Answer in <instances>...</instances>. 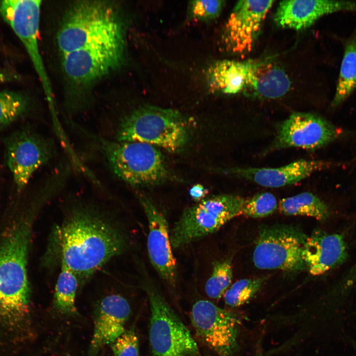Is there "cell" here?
Masks as SVG:
<instances>
[{
    "instance_id": "2",
    "label": "cell",
    "mask_w": 356,
    "mask_h": 356,
    "mask_svg": "<svg viewBox=\"0 0 356 356\" xmlns=\"http://www.w3.org/2000/svg\"><path fill=\"white\" fill-rule=\"evenodd\" d=\"M40 207L34 203L14 218L0 234V332L18 336L30 310L28 262L34 220Z\"/></svg>"
},
{
    "instance_id": "10",
    "label": "cell",
    "mask_w": 356,
    "mask_h": 356,
    "mask_svg": "<svg viewBox=\"0 0 356 356\" xmlns=\"http://www.w3.org/2000/svg\"><path fill=\"white\" fill-rule=\"evenodd\" d=\"M191 321L197 336L217 356H235L241 324L236 313L206 300L192 306Z\"/></svg>"
},
{
    "instance_id": "29",
    "label": "cell",
    "mask_w": 356,
    "mask_h": 356,
    "mask_svg": "<svg viewBox=\"0 0 356 356\" xmlns=\"http://www.w3.org/2000/svg\"><path fill=\"white\" fill-rule=\"evenodd\" d=\"M225 2L221 0L190 1L188 6L189 16L192 19L201 21L215 19L220 15Z\"/></svg>"
},
{
    "instance_id": "20",
    "label": "cell",
    "mask_w": 356,
    "mask_h": 356,
    "mask_svg": "<svg viewBox=\"0 0 356 356\" xmlns=\"http://www.w3.org/2000/svg\"><path fill=\"white\" fill-rule=\"evenodd\" d=\"M245 63L246 75L242 92L246 96L275 99L289 90L290 79L276 63L269 59H250Z\"/></svg>"
},
{
    "instance_id": "5",
    "label": "cell",
    "mask_w": 356,
    "mask_h": 356,
    "mask_svg": "<svg viewBox=\"0 0 356 356\" xmlns=\"http://www.w3.org/2000/svg\"><path fill=\"white\" fill-rule=\"evenodd\" d=\"M188 137L187 121L179 111L144 106L121 119L114 139L144 142L175 153L184 147Z\"/></svg>"
},
{
    "instance_id": "14",
    "label": "cell",
    "mask_w": 356,
    "mask_h": 356,
    "mask_svg": "<svg viewBox=\"0 0 356 356\" xmlns=\"http://www.w3.org/2000/svg\"><path fill=\"white\" fill-rule=\"evenodd\" d=\"M274 2L249 0L237 2L225 24L223 37L227 50L240 54L252 50Z\"/></svg>"
},
{
    "instance_id": "23",
    "label": "cell",
    "mask_w": 356,
    "mask_h": 356,
    "mask_svg": "<svg viewBox=\"0 0 356 356\" xmlns=\"http://www.w3.org/2000/svg\"><path fill=\"white\" fill-rule=\"evenodd\" d=\"M280 213L287 216H305L323 221L330 216L327 205L312 193L303 192L281 199L278 204Z\"/></svg>"
},
{
    "instance_id": "1",
    "label": "cell",
    "mask_w": 356,
    "mask_h": 356,
    "mask_svg": "<svg viewBox=\"0 0 356 356\" xmlns=\"http://www.w3.org/2000/svg\"><path fill=\"white\" fill-rule=\"evenodd\" d=\"M128 247L126 233L107 213L95 205L78 203L52 230L43 262L59 261L83 283Z\"/></svg>"
},
{
    "instance_id": "15",
    "label": "cell",
    "mask_w": 356,
    "mask_h": 356,
    "mask_svg": "<svg viewBox=\"0 0 356 356\" xmlns=\"http://www.w3.org/2000/svg\"><path fill=\"white\" fill-rule=\"evenodd\" d=\"M138 198L148 224L147 250L150 262L160 277L171 287L177 282L176 260L173 254L167 221L164 215L145 196Z\"/></svg>"
},
{
    "instance_id": "7",
    "label": "cell",
    "mask_w": 356,
    "mask_h": 356,
    "mask_svg": "<svg viewBox=\"0 0 356 356\" xmlns=\"http://www.w3.org/2000/svg\"><path fill=\"white\" fill-rule=\"evenodd\" d=\"M245 200L236 195H218L186 208L170 231L172 247H183L217 231L241 215Z\"/></svg>"
},
{
    "instance_id": "3",
    "label": "cell",
    "mask_w": 356,
    "mask_h": 356,
    "mask_svg": "<svg viewBox=\"0 0 356 356\" xmlns=\"http://www.w3.org/2000/svg\"><path fill=\"white\" fill-rule=\"evenodd\" d=\"M117 6L104 0H78L69 7L56 36L61 54L86 46L125 40Z\"/></svg>"
},
{
    "instance_id": "22",
    "label": "cell",
    "mask_w": 356,
    "mask_h": 356,
    "mask_svg": "<svg viewBox=\"0 0 356 356\" xmlns=\"http://www.w3.org/2000/svg\"><path fill=\"white\" fill-rule=\"evenodd\" d=\"M356 88V29L346 41L332 102L333 107L343 103Z\"/></svg>"
},
{
    "instance_id": "28",
    "label": "cell",
    "mask_w": 356,
    "mask_h": 356,
    "mask_svg": "<svg viewBox=\"0 0 356 356\" xmlns=\"http://www.w3.org/2000/svg\"><path fill=\"white\" fill-rule=\"evenodd\" d=\"M278 207L275 197L269 192L255 195L245 199L241 215L251 218H263L274 213Z\"/></svg>"
},
{
    "instance_id": "33",
    "label": "cell",
    "mask_w": 356,
    "mask_h": 356,
    "mask_svg": "<svg viewBox=\"0 0 356 356\" xmlns=\"http://www.w3.org/2000/svg\"><path fill=\"white\" fill-rule=\"evenodd\" d=\"M261 339H259L256 348L255 356H265L261 345Z\"/></svg>"
},
{
    "instance_id": "6",
    "label": "cell",
    "mask_w": 356,
    "mask_h": 356,
    "mask_svg": "<svg viewBox=\"0 0 356 356\" xmlns=\"http://www.w3.org/2000/svg\"><path fill=\"white\" fill-rule=\"evenodd\" d=\"M150 304L149 341L152 356H201L190 331L150 281L144 284Z\"/></svg>"
},
{
    "instance_id": "31",
    "label": "cell",
    "mask_w": 356,
    "mask_h": 356,
    "mask_svg": "<svg viewBox=\"0 0 356 356\" xmlns=\"http://www.w3.org/2000/svg\"><path fill=\"white\" fill-rule=\"evenodd\" d=\"M189 193L194 200L200 202L205 198L208 190L202 184H196L190 188Z\"/></svg>"
},
{
    "instance_id": "11",
    "label": "cell",
    "mask_w": 356,
    "mask_h": 356,
    "mask_svg": "<svg viewBox=\"0 0 356 356\" xmlns=\"http://www.w3.org/2000/svg\"><path fill=\"white\" fill-rule=\"evenodd\" d=\"M41 2L40 0H2L0 3V13L23 44L49 105L53 109V91L38 44Z\"/></svg>"
},
{
    "instance_id": "27",
    "label": "cell",
    "mask_w": 356,
    "mask_h": 356,
    "mask_svg": "<svg viewBox=\"0 0 356 356\" xmlns=\"http://www.w3.org/2000/svg\"><path fill=\"white\" fill-rule=\"evenodd\" d=\"M28 101L24 96L12 91L0 92V128L18 119L27 110Z\"/></svg>"
},
{
    "instance_id": "32",
    "label": "cell",
    "mask_w": 356,
    "mask_h": 356,
    "mask_svg": "<svg viewBox=\"0 0 356 356\" xmlns=\"http://www.w3.org/2000/svg\"><path fill=\"white\" fill-rule=\"evenodd\" d=\"M12 79V77L9 74L0 71V83L9 81Z\"/></svg>"
},
{
    "instance_id": "21",
    "label": "cell",
    "mask_w": 356,
    "mask_h": 356,
    "mask_svg": "<svg viewBox=\"0 0 356 356\" xmlns=\"http://www.w3.org/2000/svg\"><path fill=\"white\" fill-rule=\"evenodd\" d=\"M246 75L245 61H217L208 68L206 80L213 93L235 94L242 92Z\"/></svg>"
},
{
    "instance_id": "4",
    "label": "cell",
    "mask_w": 356,
    "mask_h": 356,
    "mask_svg": "<svg viewBox=\"0 0 356 356\" xmlns=\"http://www.w3.org/2000/svg\"><path fill=\"white\" fill-rule=\"evenodd\" d=\"M111 172L134 186H150L166 181L170 173L158 149L138 141H119L88 134Z\"/></svg>"
},
{
    "instance_id": "19",
    "label": "cell",
    "mask_w": 356,
    "mask_h": 356,
    "mask_svg": "<svg viewBox=\"0 0 356 356\" xmlns=\"http://www.w3.org/2000/svg\"><path fill=\"white\" fill-rule=\"evenodd\" d=\"M331 163L322 160L300 159L277 168H233L228 174L265 187H279L296 183Z\"/></svg>"
},
{
    "instance_id": "9",
    "label": "cell",
    "mask_w": 356,
    "mask_h": 356,
    "mask_svg": "<svg viewBox=\"0 0 356 356\" xmlns=\"http://www.w3.org/2000/svg\"><path fill=\"white\" fill-rule=\"evenodd\" d=\"M125 47V40L96 44L62 54L64 74L76 86H90L122 66Z\"/></svg>"
},
{
    "instance_id": "12",
    "label": "cell",
    "mask_w": 356,
    "mask_h": 356,
    "mask_svg": "<svg viewBox=\"0 0 356 356\" xmlns=\"http://www.w3.org/2000/svg\"><path fill=\"white\" fill-rule=\"evenodd\" d=\"M8 167L18 192L28 184L34 173L55 154V143L51 138L31 129L18 131L4 141Z\"/></svg>"
},
{
    "instance_id": "17",
    "label": "cell",
    "mask_w": 356,
    "mask_h": 356,
    "mask_svg": "<svg viewBox=\"0 0 356 356\" xmlns=\"http://www.w3.org/2000/svg\"><path fill=\"white\" fill-rule=\"evenodd\" d=\"M344 11L356 12V1L283 0L278 5L274 21L279 27L300 31L308 28L324 15Z\"/></svg>"
},
{
    "instance_id": "16",
    "label": "cell",
    "mask_w": 356,
    "mask_h": 356,
    "mask_svg": "<svg viewBox=\"0 0 356 356\" xmlns=\"http://www.w3.org/2000/svg\"><path fill=\"white\" fill-rule=\"evenodd\" d=\"M131 308L123 296L112 294L101 299L94 312V327L89 356H96L105 346L111 345L126 330Z\"/></svg>"
},
{
    "instance_id": "30",
    "label": "cell",
    "mask_w": 356,
    "mask_h": 356,
    "mask_svg": "<svg viewBox=\"0 0 356 356\" xmlns=\"http://www.w3.org/2000/svg\"><path fill=\"white\" fill-rule=\"evenodd\" d=\"M111 348L113 356H139V340L134 327L126 330Z\"/></svg>"
},
{
    "instance_id": "13",
    "label": "cell",
    "mask_w": 356,
    "mask_h": 356,
    "mask_svg": "<svg viewBox=\"0 0 356 356\" xmlns=\"http://www.w3.org/2000/svg\"><path fill=\"white\" fill-rule=\"evenodd\" d=\"M340 134L337 128L319 115L294 112L278 125L276 136L264 154L290 147L315 150L334 141Z\"/></svg>"
},
{
    "instance_id": "18",
    "label": "cell",
    "mask_w": 356,
    "mask_h": 356,
    "mask_svg": "<svg viewBox=\"0 0 356 356\" xmlns=\"http://www.w3.org/2000/svg\"><path fill=\"white\" fill-rule=\"evenodd\" d=\"M348 253L347 244L342 234L316 229L306 237L302 258L309 273L318 276L344 264Z\"/></svg>"
},
{
    "instance_id": "26",
    "label": "cell",
    "mask_w": 356,
    "mask_h": 356,
    "mask_svg": "<svg viewBox=\"0 0 356 356\" xmlns=\"http://www.w3.org/2000/svg\"><path fill=\"white\" fill-rule=\"evenodd\" d=\"M265 279L259 277L236 281L223 295L225 304L229 307L236 308L247 303L260 291Z\"/></svg>"
},
{
    "instance_id": "8",
    "label": "cell",
    "mask_w": 356,
    "mask_h": 356,
    "mask_svg": "<svg viewBox=\"0 0 356 356\" xmlns=\"http://www.w3.org/2000/svg\"><path fill=\"white\" fill-rule=\"evenodd\" d=\"M306 237L291 225L261 226L253 254L255 266L260 269L289 272L306 269L302 258Z\"/></svg>"
},
{
    "instance_id": "25",
    "label": "cell",
    "mask_w": 356,
    "mask_h": 356,
    "mask_svg": "<svg viewBox=\"0 0 356 356\" xmlns=\"http://www.w3.org/2000/svg\"><path fill=\"white\" fill-rule=\"evenodd\" d=\"M232 278L231 259L215 262L212 274L205 284L207 295L212 299H220L230 286Z\"/></svg>"
},
{
    "instance_id": "24",
    "label": "cell",
    "mask_w": 356,
    "mask_h": 356,
    "mask_svg": "<svg viewBox=\"0 0 356 356\" xmlns=\"http://www.w3.org/2000/svg\"><path fill=\"white\" fill-rule=\"evenodd\" d=\"M79 284L77 276L68 268L61 265L53 297V306L61 314L70 316L78 315L75 298Z\"/></svg>"
}]
</instances>
